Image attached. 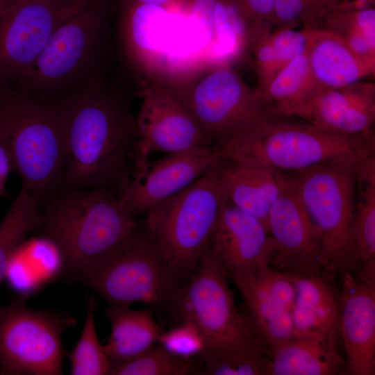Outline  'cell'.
Here are the masks:
<instances>
[{
	"label": "cell",
	"mask_w": 375,
	"mask_h": 375,
	"mask_svg": "<svg viewBox=\"0 0 375 375\" xmlns=\"http://www.w3.org/2000/svg\"><path fill=\"white\" fill-rule=\"evenodd\" d=\"M110 334L103 346L111 365L134 358L158 343L162 331L149 310L108 306Z\"/></svg>",
	"instance_id": "23"
},
{
	"label": "cell",
	"mask_w": 375,
	"mask_h": 375,
	"mask_svg": "<svg viewBox=\"0 0 375 375\" xmlns=\"http://www.w3.org/2000/svg\"><path fill=\"white\" fill-rule=\"evenodd\" d=\"M291 117L343 135L372 137L374 83L360 81L340 88H315L280 115Z\"/></svg>",
	"instance_id": "16"
},
{
	"label": "cell",
	"mask_w": 375,
	"mask_h": 375,
	"mask_svg": "<svg viewBox=\"0 0 375 375\" xmlns=\"http://www.w3.org/2000/svg\"><path fill=\"white\" fill-rule=\"evenodd\" d=\"M69 278L114 307H130L134 303L167 306L183 284L172 272L144 221L138 222L117 247Z\"/></svg>",
	"instance_id": "8"
},
{
	"label": "cell",
	"mask_w": 375,
	"mask_h": 375,
	"mask_svg": "<svg viewBox=\"0 0 375 375\" xmlns=\"http://www.w3.org/2000/svg\"><path fill=\"white\" fill-rule=\"evenodd\" d=\"M12 170L14 165L10 150L6 141L0 136V176L6 181Z\"/></svg>",
	"instance_id": "40"
},
{
	"label": "cell",
	"mask_w": 375,
	"mask_h": 375,
	"mask_svg": "<svg viewBox=\"0 0 375 375\" xmlns=\"http://www.w3.org/2000/svg\"><path fill=\"white\" fill-rule=\"evenodd\" d=\"M352 240L360 267L375 258V166L365 164L356 171Z\"/></svg>",
	"instance_id": "27"
},
{
	"label": "cell",
	"mask_w": 375,
	"mask_h": 375,
	"mask_svg": "<svg viewBox=\"0 0 375 375\" xmlns=\"http://www.w3.org/2000/svg\"><path fill=\"white\" fill-rule=\"evenodd\" d=\"M6 181L3 179L0 176V197H7V192L6 190Z\"/></svg>",
	"instance_id": "43"
},
{
	"label": "cell",
	"mask_w": 375,
	"mask_h": 375,
	"mask_svg": "<svg viewBox=\"0 0 375 375\" xmlns=\"http://www.w3.org/2000/svg\"><path fill=\"white\" fill-rule=\"evenodd\" d=\"M288 275L295 285L292 310L294 338L334 343L339 326V301L324 276Z\"/></svg>",
	"instance_id": "21"
},
{
	"label": "cell",
	"mask_w": 375,
	"mask_h": 375,
	"mask_svg": "<svg viewBox=\"0 0 375 375\" xmlns=\"http://www.w3.org/2000/svg\"><path fill=\"white\" fill-rule=\"evenodd\" d=\"M339 322L346 368L353 375L375 374V290L353 272L341 275Z\"/></svg>",
	"instance_id": "18"
},
{
	"label": "cell",
	"mask_w": 375,
	"mask_h": 375,
	"mask_svg": "<svg viewBox=\"0 0 375 375\" xmlns=\"http://www.w3.org/2000/svg\"><path fill=\"white\" fill-rule=\"evenodd\" d=\"M358 277L370 288L375 290V258L362 265Z\"/></svg>",
	"instance_id": "41"
},
{
	"label": "cell",
	"mask_w": 375,
	"mask_h": 375,
	"mask_svg": "<svg viewBox=\"0 0 375 375\" xmlns=\"http://www.w3.org/2000/svg\"><path fill=\"white\" fill-rule=\"evenodd\" d=\"M194 360L176 356L158 343L138 356L112 365V375H188Z\"/></svg>",
	"instance_id": "32"
},
{
	"label": "cell",
	"mask_w": 375,
	"mask_h": 375,
	"mask_svg": "<svg viewBox=\"0 0 375 375\" xmlns=\"http://www.w3.org/2000/svg\"><path fill=\"white\" fill-rule=\"evenodd\" d=\"M62 190L106 189L117 195L131 179L138 133L128 102L103 83L62 99Z\"/></svg>",
	"instance_id": "1"
},
{
	"label": "cell",
	"mask_w": 375,
	"mask_h": 375,
	"mask_svg": "<svg viewBox=\"0 0 375 375\" xmlns=\"http://www.w3.org/2000/svg\"><path fill=\"white\" fill-rule=\"evenodd\" d=\"M247 30V37L269 30L274 26V0H233Z\"/></svg>",
	"instance_id": "37"
},
{
	"label": "cell",
	"mask_w": 375,
	"mask_h": 375,
	"mask_svg": "<svg viewBox=\"0 0 375 375\" xmlns=\"http://www.w3.org/2000/svg\"><path fill=\"white\" fill-rule=\"evenodd\" d=\"M108 26L103 1L90 0L51 35L29 71L12 89L47 101L105 83Z\"/></svg>",
	"instance_id": "2"
},
{
	"label": "cell",
	"mask_w": 375,
	"mask_h": 375,
	"mask_svg": "<svg viewBox=\"0 0 375 375\" xmlns=\"http://www.w3.org/2000/svg\"><path fill=\"white\" fill-rule=\"evenodd\" d=\"M65 272V261L58 246L41 235L25 239L15 249L5 278L22 297L29 296Z\"/></svg>",
	"instance_id": "22"
},
{
	"label": "cell",
	"mask_w": 375,
	"mask_h": 375,
	"mask_svg": "<svg viewBox=\"0 0 375 375\" xmlns=\"http://www.w3.org/2000/svg\"><path fill=\"white\" fill-rule=\"evenodd\" d=\"M222 160L218 147L169 153L147 162L133 172L118 196L137 216L183 191L214 169Z\"/></svg>",
	"instance_id": "15"
},
{
	"label": "cell",
	"mask_w": 375,
	"mask_h": 375,
	"mask_svg": "<svg viewBox=\"0 0 375 375\" xmlns=\"http://www.w3.org/2000/svg\"><path fill=\"white\" fill-rule=\"evenodd\" d=\"M281 173V192L267 222L275 244L270 267L292 276H325L319 231L301 204L288 174Z\"/></svg>",
	"instance_id": "14"
},
{
	"label": "cell",
	"mask_w": 375,
	"mask_h": 375,
	"mask_svg": "<svg viewBox=\"0 0 375 375\" xmlns=\"http://www.w3.org/2000/svg\"><path fill=\"white\" fill-rule=\"evenodd\" d=\"M374 153L343 156L296 172H287L308 216L319 231L324 275L353 272L360 267L352 240L356 168Z\"/></svg>",
	"instance_id": "6"
},
{
	"label": "cell",
	"mask_w": 375,
	"mask_h": 375,
	"mask_svg": "<svg viewBox=\"0 0 375 375\" xmlns=\"http://www.w3.org/2000/svg\"><path fill=\"white\" fill-rule=\"evenodd\" d=\"M97 303L92 296L88 299L84 325L80 338L68 353L72 375L110 374L112 365L101 344L95 325Z\"/></svg>",
	"instance_id": "31"
},
{
	"label": "cell",
	"mask_w": 375,
	"mask_h": 375,
	"mask_svg": "<svg viewBox=\"0 0 375 375\" xmlns=\"http://www.w3.org/2000/svg\"><path fill=\"white\" fill-rule=\"evenodd\" d=\"M165 87L218 147L235 133L274 116L260 92L226 65L206 70L177 87Z\"/></svg>",
	"instance_id": "10"
},
{
	"label": "cell",
	"mask_w": 375,
	"mask_h": 375,
	"mask_svg": "<svg viewBox=\"0 0 375 375\" xmlns=\"http://www.w3.org/2000/svg\"><path fill=\"white\" fill-rule=\"evenodd\" d=\"M219 149L225 159L296 172L343 156L374 151V137L343 135L274 116L235 133Z\"/></svg>",
	"instance_id": "7"
},
{
	"label": "cell",
	"mask_w": 375,
	"mask_h": 375,
	"mask_svg": "<svg viewBox=\"0 0 375 375\" xmlns=\"http://www.w3.org/2000/svg\"><path fill=\"white\" fill-rule=\"evenodd\" d=\"M44 204L38 228L60 249L68 277L117 247L138 223L106 189L62 190Z\"/></svg>",
	"instance_id": "4"
},
{
	"label": "cell",
	"mask_w": 375,
	"mask_h": 375,
	"mask_svg": "<svg viewBox=\"0 0 375 375\" xmlns=\"http://www.w3.org/2000/svg\"><path fill=\"white\" fill-rule=\"evenodd\" d=\"M221 181L227 201L267 228L269 213L281 192V172L258 162L222 158Z\"/></svg>",
	"instance_id": "19"
},
{
	"label": "cell",
	"mask_w": 375,
	"mask_h": 375,
	"mask_svg": "<svg viewBox=\"0 0 375 375\" xmlns=\"http://www.w3.org/2000/svg\"><path fill=\"white\" fill-rule=\"evenodd\" d=\"M362 1L365 3H367L371 6H373L374 4L375 0H340V2H345V1Z\"/></svg>",
	"instance_id": "44"
},
{
	"label": "cell",
	"mask_w": 375,
	"mask_h": 375,
	"mask_svg": "<svg viewBox=\"0 0 375 375\" xmlns=\"http://www.w3.org/2000/svg\"><path fill=\"white\" fill-rule=\"evenodd\" d=\"M170 19L164 6L123 3L121 18L125 49L136 62L161 53Z\"/></svg>",
	"instance_id": "24"
},
{
	"label": "cell",
	"mask_w": 375,
	"mask_h": 375,
	"mask_svg": "<svg viewBox=\"0 0 375 375\" xmlns=\"http://www.w3.org/2000/svg\"><path fill=\"white\" fill-rule=\"evenodd\" d=\"M0 136L14 170L40 206L61 188L65 160L62 100H42L0 88Z\"/></svg>",
	"instance_id": "3"
},
{
	"label": "cell",
	"mask_w": 375,
	"mask_h": 375,
	"mask_svg": "<svg viewBox=\"0 0 375 375\" xmlns=\"http://www.w3.org/2000/svg\"><path fill=\"white\" fill-rule=\"evenodd\" d=\"M222 162L188 188L147 212L144 222L172 272L182 283L207 250L226 202L221 181Z\"/></svg>",
	"instance_id": "9"
},
{
	"label": "cell",
	"mask_w": 375,
	"mask_h": 375,
	"mask_svg": "<svg viewBox=\"0 0 375 375\" xmlns=\"http://www.w3.org/2000/svg\"><path fill=\"white\" fill-rule=\"evenodd\" d=\"M340 0H274V26L323 28Z\"/></svg>",
	"instance_id": "33"
},
{
	"label": "cell",
	"mask_w": 375,
	"mask_h": 375,
	"mask_svg": "<svg viewBox=\"0 0 375 375\" xmlns=\"http://www.w3.org/2000/svg\"><path fill=\"white\" fill-rule=\"evenodd\" d=\"M76 323L69 316L37 310L23 299L0 306V374L59 375L62 335Z\"/></svg>",
	"instance_id": "11"
},
{
	"label": "cell",
	"mask_w": 375,
	"mask_h": 375,
	"mask_svg": "<svg viewBox=\"0 0 375 375\" xmlns=\"http://www.w3.org/2000/svg\"><path fill=\"white\" fill-rule=\"evenodd\" d=\"M208 249L228 278L233 280L251 276L269 267L275 244L260 220L226 199Z\"/></svg>",
	"instance_id": "17"
},
{
	"label": "cell",
	"mask_w": 375,
	"mask_h": 375,
	"mask_svg": "<svg viewBox=\"0 0 375 375\" xmlns=\"http://www.w3.org/2000/svg\"><path fill=\"white\" fill-rule=\"evenodd\" d=\"M307 53L317 88L349 86L374 74V60L359 56L342 37L324 28H316Z\"/></svg>",
	"instance_id": "20"
},
{
	"label": "cell",
	"mask_w": 375,
	"mask_h": 375,
	"mask_svg": "<svg viewBox=\"0 0 375 375\" xmlns=\"http://www.w3.org/2000/svg\"><path fill=\"white\" fill-rule=\"evenodd\" d=\"M174 0H123V3H140L153 4L165 7Z\"/></svg>",
	"instance_id": "42"
},
{
	"label": "cell",
	"mask_w": 375,
	"mask_h": 375,
	"mask_svg": "<svg viewBox=\"0 0 375 375\" xmlns=\"http://www.w3.org/2000/svg\"><path fill=\"white\" fill-rule=\"evenodd\" d=\"M233 282L244 298L249 316L271 354L294 339L292 308L290 306L260 292L244 281Z\"/></svg>",
	"instance_id": "26"
},
{
	"label": "cell",
	"mask_w": 375,
	"mask_h": 375,
	"mask_svg": "<svg viewBox=\"0 0 375 375\" xmlns=\"http://www.w3.org/2000/svg\"><path fill=\"white\" fill-rule=\"evenodd\" d=\"M228 276L208 247L167 305L179 322L194 324L206 349L200 358L235 359L270 351L249 315L236 306Z\"/></svg>",
	"instance_id": "5"
},
{
	"label": "cell",
	"mask_w": 375,
	"mask_h": 375,
	"mask_svg": "<svg viewBox=\"0 0 375 375\" xmlns=\"http://www.w3.org/2000/svg\"><path fill=\"white\" fill-rule=\"evenodd\" d=\"M315 88L306 52L285 65L260 92L272 113L279 117L285 108L299 101Z\"/></svg>",
	"instance_id": "29"
},
{
	"label": "cell",
	"mask_w": 375,
	"mask_h": 375,
	"mask_svg": "<svg viewBox=\"0 0 375 375\" xmlns=\"http://www.w3.org/2000/svg\"><path fill=\"white\" fill-rule=\"evenodd\" d=\"M345 367L334 343L294 338L272 353L268 375H334Z\"/></svg>",
	"instance_id": "25"
},
{
	"label": "cell",
	"mask_w": 375,
	"mask_h": 375,
	"mask_svg": "<svg viewBox=\"0 0 375 375\" xmlns=\"http://www.w3.org/2000/svg\"><path fill=\"white\" fill-rule=\"evenodd\" d=\"M90 0H3L0 88L17 86L56 28Z\"/></svg>",
	"instance_id": "12"
},
{
	"label": "cell",
	"mask_w": 375,
	"mask_h": 375,
	"mask_svg": "<svg viewBox=\"0 0 375 375\" xmlns=\"http://www.w3.org/2000/svg\"><path fill=\"white\" fill-rule=\"evenodd\" d=\"M246 34L247 30L233 0H219L212 15L208 56L217 60L233 58L242 48Z\"/></svg>",
	"instance_id": "30"
},
{
	"label": "cell",
	"mask_w": 375,
	"mask_h": 375,
	"mask_svg": "<svg viewBox=\"0 0 375 375\" xmlns=\"http://www.w3.org/2000/svg\"><path fill=\"white\" fill-rule=\"evenodd\" d=\"M140 97L142 105L135 117L138 142L133 172L149 161L153 152L169 154L216 146L164 85H147Z\"/></svg>",
	"instance_id": "13"
},
{
	"label": "cell",
	"mask_w": 375,
	"mask_h": 375,
	"mask_svg": "<svg viewBox=\"0 0 375 375\" xmlns=\"http://www.w3.org/2000/svg\"><path fill=\"white\" fill-rule=\"evenodd\" d=\"M316 28L276 27L268 38L281 69L289 62L307 52Z\"/></svg>",
	"instance_id": "35"
},
{
	"label": "cell",
	"mask_w": 375,
	"mask_h": 375,
	"mask_svg": "<svg viewBox=\"0 0 375 375\" xmlns=\"http://www.w3.org/2000/svg\"><path fill=\"white\" fill-rule=\"evenodd\" d=\"M272 355L267 352L236 359L201 358L205 374L268 375Z\"/></svg>",
	"instance_id": "36"
},
{
	"label": "cell",
	"mask_w": 375,
	"mask_h": 375,
	"mask_svg": "<svg viewBox=\"0 0 375 375\" xmlns=\"http://www.w3.org/2000/svg\"><path fill=\"white\" fill-rule=\"evenodd\" d=\"M39 206L24 188L0 222V284L5 279L10 260L28 233L41 222ZM1 306V304H0Z\"/></svg>",
	"instance_id": "28"
},
{
	"label": "cell",
	"mask_w": 375,
	"mask_h": 375,
	"mask_svg": "<svg viewBox=\"0 0 375 375\" xmlns=\"http://www.w3.org/2000/svg\"><path fill=\"white\" fill-rule=\"evenodd\" d=\"M3 0H0V14L2 10V7H3Z\"/></svg>",
	"instance_id": "45"
},
{
	"label": "cell",
	"mask_w": 375,
	"mask_h": 375,
	"mask_svg": "<svg viewBox=\"0 0 375 375\" xmlns=\"http://www.w3.org/2000/svg\"><path fill=\"white\" fill-rule=\"evenodd\" d=\"M219 0H192L190 16L208 32L210 41V27L214 7Z\"/></svg>",
	"instance_id": "39"
},
{
	"label": "cell",
	"mask_w": 375,
	"mask_h": 375,
	"mask_svg": "<svg viewBox=\"0 0 375 375\" xmlns=\"http://www.w3.org/2000/svg\"><path fill=\"white\" fill-rule=\"evenodd\" d=\"M158 343L170 353L192 359L201 356L206 349L204 339L197 326L181 321L167 331H162Z\"/></svg>",
	"instance_id": "34"
},
{
	"label": "cell",
	"mask_w": 375,
	"mask_h": 375,
	"mask_svg": "<svg viewBox=\"0 0 375 375\" xmlns=\"http://www.w3.org/2000/svg\"><path fill=\"white\" fill-rule=\"evenodd\" d=\"M269 33L264 31L249 39L252 42L258 81L256 89L259 92L262 91L281 69L268 38Z\"/></svg>",
	"instance_id": "38"
}]
</instances>
